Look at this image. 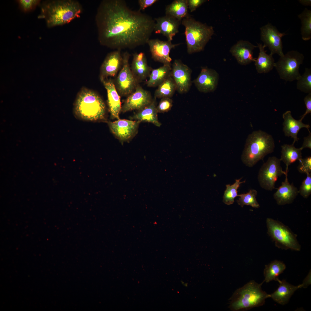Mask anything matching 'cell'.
<instances>
[{
  "mask_svg": "<svg viewBox=\"0 0 311 311\" xmlns=\"http://www.w3.org/2000/svg\"><path fill=\"white\" fill-rule=\"evenodd\" d=\"M154 20L155 24L154 31L155 33L162 34L167 38L168 40L171 41L173 37L179 32L181 21L166 15Z\"/></svg>",
  "mask_w": 311,
  "mask_h": 311,
  "instance_id": "19",
  "label": "cell"
},
{
  "mask_svg": "<svg viewBox=\"0 0 311 311\" xmlns=\"http://www.w3.org/2000/svg\"><path fill=\"white\" fill-rule=\"evenodd\" d=\"M282 117L284 120L282 124L283 132L285 136H290L293 138V141L292 144L294 145L295 143L299 139L297 137V134L301 128H306L309 131V125L303 123L300 119L297 120L294 118L291 111H287L285 112L283 114Z\"/></svg>",
  "mask_w": 311,
  "mask_h": 311,
  "instance_id": "23",
  "label": "cell"
},
{
  "mask_svg": "<svg viewBox=\"0 0 311 311\" xmlns=\"http://www.w3.org/2000/svg\"><path fill=\"white\" fill-rule=\"evenodd\" d=\"M148 44L152 58L155 61L163 64L171 63L172 59L170 56L172 49L180 44H173L171 41H163L158 39H150Z\"/></svg>",
  "mask_w": 311,
  "mask_h": 311,
  "instance_id": "15",
  "label": "cell"
},
{
  "mask_svg": "<svg viewBox=\"0 0 311 311\" xmlns=\"http://www.w3.org/2000/svg\"><path fill=\"white\" fill-rule=\"evenodd\" d=\"M187 51L189 54L202 51L214 32L213 28L198 21L190 16L183 19Z\"/></svg>",
  "mask_w": 311,
  "mask_h": 311,
  "instance_id": "6",
  "label": "cell"
},
{
  "mask_svg": "<svg viewBox=\"0 0 311 311\" xmlns=\"http://www.w3.org/2000/svg\"><path fill=\"white\" fill-rule=\"evenodd\" d=\"M121 51L116 50L108 54L100 66V78L114 77L117 75L123 64Z\"/></svg>",
  "mask_w": 311,
  "mask_h": 311,
  "instance_id": "17",
  "label": "cell"
},
{
  "mask_svg": "<svg viewBox=\"0 0 311 311\" xmlns=\"http://www.w3.org/2000/svg\"><path fill=\"white\" fill-rule=\"evenodd\" d=\"M261 39L266 47H268L272 55L276 54L280 57L284 56L282 38L287 35L280 32L271 24L268 23L260 28Z\"/></svg>",
  "mask_w": 311,
  "mask_h": 311,
  "instance_id": "11",
  "label": "cell"
},
{
  "mask_svg": "<svg viewBox=\"0 0 311 311\" xmlns=\"http://www.w3.org/2000/svg\"><path fill=\"white\" fill-rule=\"evenodd\" d=\"M311 283V272L310 270L308 275L304 279L302 283L300 284V288H306Z\"/></svg>",
  "mask_w": 311,
  "mask_h": 311,
  "instance_id": "44",
  "label": "cell"
},
{
  "mask_svg": "<svg viewBox=\"0 0 311 311\" xmlns=\"http://www.w3.org/2000/svg\"><path fill=\"white\" fill-rule=\"evenodd\" d=\"M304 59L303 54L294 50L289 51L280 57L274 67L281 79L286 81L297 80L301 75L299 71Z\"/></svg>",
  "mask_w": 311,
  "mask_h": 311,
  "instance_id": "8",
  "label": "cell"
},
{
  "mask_svg": "<svg viewBox=\"0 0 311 311\" xmlns=\"http://www.w3.org/2000/svg\"><path fill=\"white\" fill-rule=\"evenodd\" d=\"M171 63L164 64L158 68L152 69L149 79L146 82L147 86L149 87H158L171 75Z\"/></svg>",
  "mask_w": 311,
  "mask_h": 311,
  "instance_id": "27",
  "label": "cell"
},
{
  "mask_svg": "<svg viewBox=\"0 0 311 311\" xmlns=\"http://www.w3.org/2000/svg\"><path fill=\"white\" fill-rule=\"evenodd\" d=\"M236 179L235 182L230 185H226V189L224 191L223 197V202L225 204L230 205L234 203V199L238 196V189L240 184L245 182V181H240V179Z\"/></svg>",
  "mask_w": 311,
  "mask_h": 311,
  "instance_id": "33",
  "label": "cell"
},
{
  "mask_svg": "<svg viewBox=\"0 0 311 311\" xmlns=\"http://www.w3.org/2000/svg\"><path fill=\"white\" fill-rule=\"evenodd\" d=\"M277 281L279 283V286L275 291L270 294V298L277 303L284 305L288 303L294 293L300 288V285H293L284 279L280 280L278 279Z\"/></svg>",
  "mask_w": 311,
  "mask_h": 311,
  "instance_id": "24",
  "label": "cell"
},
{
  "mask_svg": "<svg viewBox=\"0 0 311 311\" xmlns=\"http://www.w3.org/2000/svg\"><path fill=\"white\" fill-rule=\"evenodd\" d=\"M297 88L305 93H311V69L305 68L304 73L297 80Z\"/></svg>",
  "mask_w": 311,
  "mask_h": 311,
  "instance_id": "35",
  "label": "cell"
},
{
  "mask_svg": "<svg viewBox=\"0 0 311 311\" xmlns=\"http://www.w3.org/2000/svg\"><path fill=\"white\" fill-rule=\"evenodd\" d=\"M156 109L158 113H164L169 111L173 105V101L170 98H161Z\"/></svg>",
  "mask_w": 311,
  "mask_h": 311,
  "instance_id": "37",
  "label": "cell"
},
{
  "mask_svg": "<svg viewBox=\"0 0 311 311\" xmlns=\"http://www.w3.org/2000/svg\"><path fill=\"white\" fill-rule=\"evenodd\" d=\"M257 47L248 41L240 40L232 47L230 52L239 64L246 65L255 62L253 51Z\"/></svg>",
  "mask_w": 311,
  "mask_h": 311,
  "instance_id": "20",
  "label": "cell"
},
{
  "mask_svg": "<svg viewBox=\"0 0 311 311\" xmlns=\"http://www.w3.org/2000/svg\"><path fill=\"white\" fill-rule=\"evenodd\" d=\"M304 101L306 107V110L301 116L300 119L302 120L305 117L308 113H311V93L308 94L304 98Z\"/></svg>",
  "mask_w": 311,
  "mask_h": 311,
  "instance_id": "41",
  "label": "cell"
},
{
  "mask_svg": "<svg viewBox=\"0 0 311 311\" xmlns=\"http://www.w3.org/2000/svg\"><path fill=\"white\" fill-rule=\"evenodd\" d=\"M140 122L134 120L118 119L108 122V125L112 133L122 141H128L137 134Z\"/></svg>",
  "mask_w": 311,
  "mask_h": 311,
  "instance_id": "14",
  "label": "cell"
},
{
  "mask_svg": "<svg viewBox=\"0 0 311 311\" xmlns=\"http://www.w3.org/2000/svg\"><path fill=\"white\" fill-rule=\"evenodd\" d=\"M75 115L89 121L105 120L107 108L100 96L95 91L83 88L78 93L74 105Z\"/></svg>",
  "mask_w": 311,
  "mask_h": 311,
  "instance_id": "3",
  "label": "cell"
},
{
  "mask_svg": "<svg viewBox=\"0 0 311 311\" xmlns=\"http://www.w3.org/2000/svg\"><path fill=\"white\" fill-rule=\"evenodd\" d=\"M130 68L139 83L149 77L152 69L148 65L145 54L143 52L133 54Z\"/></svg>",
  "mask_w": 311,
  "mask_h": 311,
  "instance_id": "22",
  "label": "cell"
},
{
  "mask_svg": "<svg viewBox=\"0 0 311 311\" xmlns=\"http://www.w3.org/2000/svg\"><path fill=\"white\" fill-rule=\"evenodd\" d=\"M259 49L257 58L255 59V65L256 70L259 73H267L271 71L274 67L275 62L271 54H268L265 50L266 46L262 43H257Z\"/></svg>",
  "mask_w": 311,
  "mask_h": 311,
  "instance_id": "26",
  "label": "cell"
},
{
  "mask_svg": "<svg viewBox=\"0 0 311 311\" xmlns=\"http://www.w3.org/2000/svg\"><path fill=\"white\" fill-rule=\"evenodd\" d=\"M300 3L304 5H311V0H300Z\"/></svg>",
  "mask_w": 311,
  "mask_h": 311,
  "instance_id": "45",
  "label": "cell"
},
{
  "mask_svg": "<svg viewBox=\"0 0 311 311\" xmlns=\"http://www.w3.org/2000/svg\"><path fill=\"white\" fill-rule=\"evenodd\" d=\"M286 268V266L283 262L276 260L265 265L263 271L264 282L268 283L273 280L277 281L278 276Z\"/></svg>",
  "mask_w": 311,
  "mask_h": 311,
  "instance_id": "30",
  "label": "cell"
},
{
  "mask_svg": "<svg viewBox=\"0 0 311 311\" xmlns=\"http://www.w3.org/2000/svg\"><path fill=\"white\" fill-rule=\"evenodd\" d=\"M219 79L218 74L215 70L203 67L193 82L200 92L206 93L213 92L216 90Z\"/></svg>",
  "mask_w": 311,
  "mask_h": 311,
  "instance_id": "18",
  "label": "cell"
},
{
  "mask_svg": "<svg viewBox=\"0 0 311 311\" xmlns=\"http://www.w3.org/2000/svg\"><path fill=\"white\" fill-rule=\"evenodd\" d=\"M191 70L179 59H176L172 65L171 76L179 93L187 92L191 84Z\"/></svg>",
  "mask_w": 311,
  "mask_h": 311,
  "instance_id": "12",
  "label": "cell"
},
{
  "mask_svg": "<svg viewBox=\"0 0 311 311\" xmlns=\"http://www.w3.org/2000/svg\"><path fill=\"white\" fill-rule=\"evenodd\" d=\"M95 18L99 42L116 50L147 44L155 24L151 17L131 9L123 0L102 1Z\"/></svg>",
  "mask_w": 311,
  "mask_h": 311,
  "instance_id": "1",
  "label": "cell"
},
{
  "mask_svg": "<svg viewBox=\"0 0 311 311\" xmlns=\"http://www.w3.org/2000/svg\"><path fill=\"white\" fill-rule=\"evenodd\" d=\"M307 177L302 181L298 193L305 198H307L311 194V173L306 174Z\"/></svg>",
  "mask_w": 311,
  "mask_h": 311,
  "instance_id": "36",
  "label": "cell"
},
{
  "mask_svg": "<svg viewBox=\"0 0 311 311\" xmlns=\"http://www.w3.org/2000/svg\"><path fill=\"white\" fill-rule=\"evenodd\" d=\"M294 145L284 144L281 147V155L280 159L286 165V169L291 164L302 158L301 151L302 149L296 148Z\"/></svg>",
  "mask_w": 311,
  "mask_h": 311,
  "instance_id": "29",
  "label": "cell"
},
{
  "mask_svg": "<svg viewBox=\"0 0 311 311\" xmlns=\"http://www.w3.org/2000/svg\"><path fill=\"white\" fill-rule=\"evenodd\" d=\"M280 159L275 156L269 157L260 168L258 179L260 187L266 190L272 191L279 177L285 175L282 170Z\"/></svg>",
  "mask_w": 311,
  "mask_h": 311,
  "instance_id": "9",
  "label": "cell"
},
{
  "mask_svg": "<svg viewBox=\"0 0 311 311\" xmlns=\"http://www.w3.org/2000/svg\"><path fill=\"white\" fill-rule=\"evenodd\" d=\"M298 16L301 22L302 39L305 41L309 40L311 38V11L306 8Z\"/></svg>",
  "mask_w": 311,
  "mask_h": 311,
  "instance_id": "32",
  "label": "cell"
},
{
  "mask_svg": "<svg viewBox=\"0 0 311 311\" xmlns=\"http://www.w3.org/2000/svg\"><path fill=\"white\" fill-rule=\"evenodd\" d=\"M81 5L75 0H56L47 1L42 5L39 18H44L50 28L69 23L80 17Z\"/></svg>",
  "mask_w": 311,
  "mask_h": 311,
  "instance_id": "2",
  "label": "cell"
},
{
  "mask_svg": "<svg viewBox=\"0 0 311 311\" xmlns=\"http://www.w3.org/2000/svg\"><path fill=\"white\" fill-rule=\"evenodd\" d=\"M156 107V98H154L149 105L138 111L130 117V119L138 121L140 122L151 123L158 127H160L161 124L158 120Z\"/></svg>",
  "mask_w": 311,
  "mask_h": 311,
  "instance_id": "25",
  "label": "cell"
},
{
  "mask_svg": "<svg viewBox=\"0 0 311 311\" xmlns=\"http://www.w3.org/2000/svg\"><path fill=\"white\" fill-rule=\"evenodd\" d=\"M36 0H20L19 3L22 9L25 12L29 11L34 8L39 2Z\"/></svg>",
  "mask_w": 311,
  "mask_h": 311,
  "instance_id": "39",
  "label": "cell"
},
{
  "mask_svg": "<svg viewBox=\"0 0 311 311\" xmlns=\"http://www.w3.org/2000/svg\"><path fill=\"white\" fill-rule=\"evenodd\" d=\"M275 147L274 140L271 135L261 130L254 131L246 139L241 160L246 166L252 167L273 152Z\"/></svg>",
  "mask_w": 311,
  "mask_h": 311,
  "instance_id": "4",
  "label": "cell"
},
{
  "mask_svg": "<svg viewBox=\"0 0 311 311\" xmlns=\"http://www.w3.org/2000/svg\"><path fill=\"white\" fill-rule=\"evenodd\" d=\"M207 1L206 0H187L188 9L191 12H193Z\"/></svg>",
  "mask_w": 311,
  "mask_h": 311,
  "instance_id": "40",
  "label": "cell"
},
{
  "mask_svg": "<svg viewBox=\"0 0 311 311\" xmlns=\"http://www.w3.org/2000/svg\"><path fill=\"white\" fill-rule=\"evenodd\" d=\"M257 194V192L256 190L250 189L246 193L238 195L240 198L237 200V203L242 207L244 205H246L250 206L254 208H259V205L256 198Z\"/></svg>",
  "mask_w": 311,
  "mask_h": 311,
  "instance_id": "34",
  "label": "cell"
},
{
  "mask_svg": "<svg viewBox=\"0 0 311 311\" xmlns=\"http://www.w3.org/2000/svg\"><path fill=\"white\" fill-rule=\"evenodd\" d=\"M100 79L107 91V103L111 118L119 119L122 106L120 96L116 89L113 80L108 78Z\"/></svg>",
  "mask_w": 311,
  "mask_h": 311,
  "instance_id": "16",
  "label": "cell"
},
{
  "mask_svg": "<svg viewBox=\"0 0 311 311\" xmlns=\"http://www.w3.org/2000/svg\"><path fill=\"white\" fill-rule=\"evenodd\" d=\"M308 136L304 138V142L301 148L303 149L305 148L311 149V133L310 131Z\"/></svg>",
  "mask_w": 311,
  "mask_h": 311,
  "instance_id": "43",
  "label": "cell"
},
{
  "mask_svg": "<svg viewBox=\"0 0 311 311\" xmlns=\"http://www.w3.org/2000/svg\"><path fill=\"white\" fill-rule=\"evenodd\" d=\"M266 223L268 233L275 242L276 247L285 250L300 251L301 246L297 240L296 235L287 226L270 218L267 219Z\"/></svg>",
  "mask_w": 311,
  "mask_h": 311,
  "instance_id": "7",
  "label": "cell"
},
{
  "mask_svg": "<svg viewBox=\"0 0 311 311\" xmlns=\"http://www.w3.org/2000/svg\"><path fill=\"white\" fill-rule=\"evenodd\" d=\"M252 280L237 289L229 299V308L233 311H243L263 305L270 294L263 291L261 286Z\"/></svg>",
  "mask_w": 311,
  "mask_h": 311,
  "instance_id": "5",
  "label": "cell"
},
{
  "mask_svg": "<svg viewBox=\"0 0 311 311\" xmlns=\"http://www.w3.org/2000/svg\"><path fill=\"white\" fill-rule=\"evenodd\" d=\"M153 100L150 92L139 84L124 100L122 106L121 112L125 113L134 110H140L149 105Z\"/></svg>",
  "mask_w": 311,
  "mask_h": 311,
  "instance_id": "13",
  "label": "cell"
},
{
  "mask_svg": "<svg viewBox=\"0 0 311 311\" xmlns=\"http://www.w3.org/2000/svg\"><path fill=\"white\" fill-rule=\"evenodd\" d=\"M130 56L127 52L122 55V67L113 80L115 87L120 96H128L139 85L131 70L129 63Z\"/></svg>",
  "mask_w": 311,
  "mask_h": 311,
  "instance_id": "10",
  "label": "cell"
},
{
  "mask_svg": "<svg viewBox=\"0 0 311 311\" xmlns=\"http://www.w3.org/2000/svg\"><path fill=\"white\" fill-rule=\"evenodd\" d=\"M158 1L157 0H139L138 2L139 6V10H144Z\"/></svg>",
  "mask_w": 311,
  "mask_h": 311,
  "instance_id": "42",
  "label": "cell"
},
{
  "mask_svg": "<svg viewBox=\"0 0 311 311\" xmlns=\"http://www.w3.org/2000/svg\"><path fill=\"white\" fill-rule=\"evenodd\" d=\"M297 167L298 171L301 173H311V157L308 156L302 158L299 161Z\"/></svg>",
  "mask_w": 311,
  "mask_h": 311,
  "instance_id": "38",
  "label": "cell"
},
{
  "mask_svg": "<svg viewBox=\"0 0 311 311\" xmlns=\"http://www.w3.org/2000/svg\"><path fill=\"white\" fill-rule=\"evenodd\" d=\"M188 9L187 0H175L166 6L165 14L181 21L189 16Z\"/></svg>",
  "mask_w": 311,
  "mask_h": 311,
  "instance_id": "28",
  "label": "cell"
},
{
  "mask_svg": "<svg viewBox=\"0 0 311 311\" xmlns=\"http://www.w3.org/2000/svg\"><path fill=\"white\" fill-rule=\"evenodd\" d=\"M176 90V87L171 75L158 87L154 92V98H171Z\"/></svg>",
  "mask_w": 311,
  "mask_h": 311,
  "instance_id": "31",
  "label": "cell"
},
{
  "mask_svg": "<svg viewBox=\"0 0 311 311\" xmlns=\"http://www.w3.org/2000/svg\"><path fill=\"white\" fill-rule=\"evenodd\" d=\"M286 171L285 181L282 182L281 185L273 195L277 203L280 205L292 203L299 193L297 188L288 181V169H286Z\"/></svg>",
  "mask_w": 311,
  "mask_h": 311,
  "instance_id": "21",
  "label": "cell"
}]
</instances>
